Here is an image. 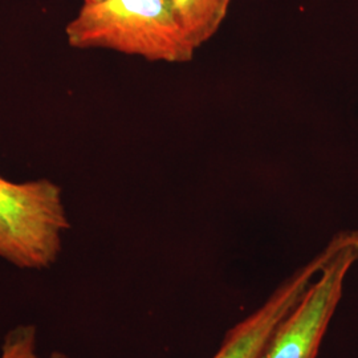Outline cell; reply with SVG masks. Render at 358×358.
<instances>
[{
  "label": "cell",
  "instance_id": "obj_1",
  "mask_svg": "<svg viewBox=\"0 0 358 358\" xmlns=\"http://www.w3.org/2000/svg\"><path fill=\"white\" fill-rule=\"evenodd\" d=\"M65 34L77 50H109L170 64L189 63L196 51L179 23L173 0L84 4Z\"/></svg>",
  "mask_w": 358,
  "mask_h": 358
},
{
  "label": "cell",
  "instance_id": "obj_2",
  "mask_svg": "<svg viewBox=\"0 0 358 358\" xmlns=\"http://www.w3.org/2000/svg\"><path fill=\"white\" fill-rule=\"evenodd\" d=\"M69 229L63 192L56 183H17L0 177V259L19 269L51 268Z\"/></svg>",
  "mask_w": 358,
  "mask_h": 358
},
{
  "label": "cell",
  "instance_id": "obj_3",
  "mask_svg": "<svg viewBox=\"0 0 358 358\" xmlns=\"http://www.w3.org/2000/svg\"><path fill=\"white\" fill-rule=\"evenodd\" d=\"M307 292L282 320L262 358H316L343 297L344 280L358 260V231L334 236Z\"/></svg>",
  "mask_w": 358,
  "mask_h": 358
},
{
  "label": "cell",
  "instance_id": "obj_4",
  "mask_svg": "<svg viewBox=\"0 0 358 358\" xmlns=\"http://www.w3.org/2000/svg\"><path fill=\"white\" fill-rule=\"evenodd\" d=\"M325 259L327 248L280 282L260 307L231 327L213 358H262L282 320L319 275Z\"/></svg>",
  "mask_w": 358,
  "mask_h": 358
},
{
  "label": "cell",
  "instance_id": "obj_5",
  "mask_svg": "<svg viewBox=\"0 0 358 358\" xmlns=\"http://www.w3.org/2000/svg\"><path fill=\"white\" fill-rule=\"evenodd\" d=\"M179 23L198 50L217 35L231 0H173Z\"/></svg>",
  "mask_w": 358,
  "mask_h": 358
},
{
  "label": "cell",
  "instance_id": "obj_6",
  "mask_svg": "<svg viewBox=\"0 0 358 358\" xmlns=\"http://www.w3.org/2000/svg\"><path fill=\"white\" fill-rule=\"evenodd\" d=\"M0 358H68L60 352L43 357L38 353V329L35 325H17L6 334Z\"/></svg>",
  "mask_w": 358,
  "mask_h": 358
},
{
  "label": "cell",
  "instance_id": "obj_7",
  "mask_svg": "<svg viewBox=\"0 0 358 358\" xmlns=\"http://www.w3.org/2000/svg\"><path fill=\"white\" fill-rule=\"evenodd\" d=\"M103 0H84V4H97L101 3Z\"/></svg>",
  "mask_w": 358,
  "mask_h": 358
}]
</instances>
